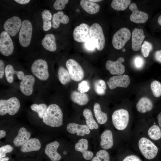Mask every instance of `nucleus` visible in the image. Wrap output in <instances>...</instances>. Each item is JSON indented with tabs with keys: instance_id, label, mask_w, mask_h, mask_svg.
Here are the masks:
<instances>
[{
	"instance_id": "f257e3e1",
	"label": "nucleus",
	"mask_w": 161,
	"mask_h": 161,
	"mask_svg": "<svg viewBox=\"0 0 161 161\" xmlns=\"http://www.w3.org/2000/svg\"><path fill=\"white\" fill-rule=\"evenodd\" d=\"M43 122L52 127H58L63 124V114L60 107L57 105H50L45 111L43 118Z\"/></svg>"
},
{
	"instance_id": "f03ea898",
	"label": "nucleus",
	"mask_w": 161,
	"mask_h": 161,
	"mask_svg": "<svg viewBox=\"0 0 161 161\" xmlns=\"http://www.w3.org/2000/svg\"><path fill=\"white\" fill-rule=\"evenodd\" d=\"M20 103L16 97H12L7 100H0V115H4L7 113L13 115L18 111Z\"/></svg>"
},
{
	"instance_id": "7ed1b4c3",
	"label": "nucleus",
	"mask_w": 161,
	"mask_h": 161,
	"mask_svg": "<svg viewBox=\"0 0 161 161\" xmlns=\"http://www.w3.org/2000/svg\"><path fill=\"white\" fill-rule=\"evenodd\" d=\"M140 150L143 156L148 160L154 158L157 155L158 149L150 140L145 137L141 138L138 142Z\"/></svg>"
},
{
	"instance_id": "20e7f679",
	"label": "nucleus",
	"mask_w": 161,
	"mask_h": 161,
	"mask_svg": "<svg viewBox=\"0 0 161 161\" xmlns=\"http://www.w3.org/2000/svg\"><path fill=\"white\" fill-rule=\"evenodd\" d=\"M129 116L128 111L124 109L115 110L112 116L113 124L117 130H122L127 127L129 121Z\"/></svg>"
},
{
	"instance_id": "39448f33",
	"label": "nucleus",
	"mask_w": 161,
	"mask_h": 161,
	"mask_svg": "<svg viewBox=\"0 0 161 161\" xmlns=\"http://www.w3.org/2000/svg\"><path fill=\"white\" fill-rule=\"evenodd\" d=\"M32 26L31 22L28 20H24L22 22L18 38L20 45L27 47L30 44L31 40Z\"/></svg>"
},
{
	"instance_id": "423d86ee",
	"label": "nucleus",
	"mask_w": 161,
	"mask_h": 161,
	"mask_svg": "<svg viewBox=\"0 0 161 161\" xmlns=\"http://www.w3.org/2000/svg\"><path fill=\"white\" fill-rule=\"evenodd\" d=\"M31 70L33 75L41 80H46L49 77L48 64L44 60L38 59L35 61L32 65Z\"/></svg>"
},
{
	"instance_id": "0eeeda50",
	"label": "nucleus",
	"mask_w": 161,
	"mask_h": 161,
	"mask_svg": "<svg viewBox=\"0 0 161 161\" xmlns=\"http://www.w3.org/2000/svg\"><path fill=\"white\" fill-rule=\"evenodd\" d=\"M131 33L127 28L123 27L118 30L114 35L112 42L113 47L117 49H122L130 39Z\"/></svg>"
},
{
	"instance_id": "6e6552de",
	"label": "nucleus",
	"mask_w": 161,
	"mask_h": 161,
	"mask_svg": "<svg viewBox=\"0 0 161 161\" xmlns=\"http://www.w3.org/2000/svg\"><path fill=\"white\" fill-rule=\"evenodd\" d=\"M66 65L71 79L76 82L83 79L84 75L83 70L77 61L73 59H69Z\"/></svg>"
},
{
	"instance_id": "1a4fd4ad",
	"label": "nucleus",
	"mask_w": 161,
	"mask_h": 161,
	"mask_svg": "<svg viewBox=\"0 0 161 161\" xmlns=\"http://www.w3.org/2000/svg\"><path fill=\"white\" fill-rule=\"evenodd\" d=\"M90 35L91 38H93L97 42V49L101 51L105 45V38L102 27L98 24L95 23L90 28Z\"/></svg>"
},
{
	"instance_id": "9d476101",
	"label": "nucleus",
	"mask_w": 161,
	"mask_h": 161,
	"mask_svg": "<svg viewBox=\"0 0 161 161\" xmlns=\"http://www.w3.org/2000/svg\"><path fill=\"white\" fill-rule=\"evenodd\" d=\"M14 45L10 35L5 31L0 35V52L5 56L10 55L13 52Z\"/></svg>"
},
{
	"instance_id": "9b49d317",
	"label": "nucleus",
	"mask_w": 161,
	"mask_h": 161,
	"mask_svg": "<svg viewBox=\"0 0 161 161\" xmlns=\"http://www.w3.org/2000/svg\"><path fill=\"white\" fill-rule=\"evenodd\" d=\"M90 28L88 24L84 23L76 27L73 32L74 40L78 42H85L90 38Z\"/></svg>"
},
{
	"instance_id": "f8f14e48",
	"label": "nucleus",
	"mask_w": 161,
	"mask_h": 161,
	"mask_svg": "<svg viewBox=\"0 0 161 161\" xmlns=\"http://www.w3.org/2000/svg\"><path fill=\"white\" fill-rule=\"evenodd\" d=\"M21 19L13 16L7 19L3 25L4 29L10 35L14 36L19 31L21 26Z\"/></svg>"
},
{
	"instance_id": "ddd939ff",
	"label": "nucleus",
	"mask_w": 161,
	"mask_h": 161,
	"mask_svg": "<svg viewBox=\"0 0 161 161\" xmlns=\"http://www.w3.org/2000/svg\"><path fill=\"white\" fill-rule=\"evenodd\" d=\"M130 80L129 76L126 75L112 76L107 81L109 88L113 89L117 87L126 88L129 85Z\"/></svg>"
},
{
	"instance_id": "4468645a",
	"label": "nucleus",
	"mask_w": 161,
	"mask_h": 161,
	"mask_svg": "<svg viewBox=\"0 0 161 161\" xmlns=\"http://www.w3.org/2000/svg\"><path fill=\"white\" fill-rule=\"evenodd\" d=\"M124 59L123 57H120L115 61L108 60L106 63V69L109 70L113 75H122L125 72V67L122 63Z\"/></svg>"
},
{
	"instance_id": "2eb2a0df",
	"label": "nucleus",
	"mask_w": 161,
	"mask_h": 161,
	"mask_svg": "<svg viewBox=\"0 0 161 161\" xmlns=\"http://www.w3.org/2000/svg\"><path fill=\"white\" fill-rule=\"evenodd\" d=\"M129 9L132 11L130 16V20L131 21L136 23H143L148 20V14L139 10L136 4H131L129 6Z\"/></svg>"
},
{
	"instance_id": "dca6fc26",
	"label": "nucleus",
	"mask_w": 161,
	"mask_h": 161,
	"mask_svg": "<svg viewBox=\"0 0 161 161\" xmlns=\"http://www.w3.org/2000/svg\"><path fill=\"white\" fill-rule=\"evenodd\" d=\"M35 82V79L33 75H25L21 82L19 86L21 92L27 96L31 95L32 93Z\"/></svg>"
},
{
	"instance_id": "f3484780",
	"label": "nucleus",
	"mask_w": 161,
	"mask_h": 161,
	"mask_svg": "<svg viewBox=\"0 0 161 161\" xmlns=\"http://www.w3.org/2000/svg\"><path fill=\"white\" fill-rule=\"evenodd\" d=\"M145 37L143 30L136 28L133 30L131 47L133 50L137 51L140 50Z\"/></svg>"
},
{
	"instance_id": "a211bd4d",
	"label": "nucleus",
	"mask_w": 161,
	"mask_h": 161,
	"mask_svg": "<svg viewBox=\"0 0 161 161\" xmlns=\"http://www.w3.org/2000/svg\"><path fill=\"white\" fill-rule=\"evenodd\" d=\"M59 145V143L57 141L52 142L46 145L45 153L52 161H59L61 160V157L57 152Z\"/></svg>"
},
{
	"instance_id": "6ab92c4d",
	"label": "nucleus",
	"mask_w": 161,
	"mask_h": 161,
	"mask_svg": "<svg viewBox=\"0 0 161 161\" xmlns=\"http://www.w3.org/2000/svg\"><path fill=\"white\" fill-rule=\"evenodd\" d=\"M67 131L72 134L76 133L78 136H83L90 133V129L85 125H80L72 123H69L66 127Z\"/></svg>"
},
{
	"instance_id": "aec40b11",
	"label": "nucleus",
	"mask_w": 161,
	"mask_h": 161,
	"mask_svg": "<svg viewBox=\"0 0 161 161\" xmlns=\"http://www.w3.org/2000/svg\"><path fill=\"white\" fill-rule=\"evenodd\" d=\"M75 150L81 152L84 159L86 160H91L93 156V153L88 151V141L86 139H82L75 145Z\"/></svg>"
},
{
	"instance_id": "412c9836",
	"label": "nucleus",
	"mask_w": 161,
	"mask_h": 161,
	"mask_svg": "<svg viewBox=\"0 0 161 161\" xmlns=\"http://www.w3.org/2000/svg\"><path fill=\"white\" fill-rule=\"evenodd\" d=\"M31 135L30 133L28 132L25 128L21 127L13 140L14 145L16 147L22 146L30 139Z\"/></svg>"
},
{
	"instance_id": "4be33fe9",
	"label": "nucleus",
	"mask_w": 161,
	"mask_h": 161,
	"mask_svg": "<svg viewBox=\"0 0 161 161\" xmlns=\"http://www.w3.org/2000/svg\"><path fill=\"white\" fill-rule=\"evenodd\" d=\"M100 145L104 150L111 148L113 145V135L112 131L107 129L103 131L100 136Z\"/></svg>"
},
{
	"instance_id": "5701e85b",
	"label": "nucleus",
	"mask_w": 161,
	"mask_h": 161,
	"mask_svg": "<svg viewBox=\"0 0 161 161\" xmlns=\"http://www.w3.org/2000/svg\"><path fill=\"white\" fill-rule=\"evenodd\" d=\"M41 146L40 142L38 139L31 138L21 146L20 150L24 153L38 151L40 150Z\"/></svg>"
},
{
	"instance_id": "b1692460",
	"label": "nucleus",
	"mask_w": 161,
	"mask_h": 161,
	"mask_svg": "<svg viewBox=\"0 0 161 161\" xmlns=\"http://www.w3.org/2000/svg\"><path fill=\"white\" fill-rule=\"evenodd\" d=\"M5 74L6 80L10 83H12L13 81L14 75H16L18 78L21 80L25 75L23 72L15 70L13 66L10 64H8L5 67Z\"/></svg>"
},
{
	"instance_id": "393cba45",
	"label": "nucleus",
	"mask_w": 161,
	"mask_h": 161,
	"mask_svg": "<svg viewBox=\"0 0 161 161\" xmlns=\"http://www.w3.org/2000/svg\"><path fill=\"white\" fill-rule=\"evenodd\" d=\"M136 107L137 110L141 113H145L151 110L153 104L151 100L146 97H143L137 103Z\"/></svg>"
},
{
	"instance_id": "a878e982",
	"label": "nucleus",
	"mask_w": 161,
	"mask_h": 161,
	"mask_svg": "<svg viewBox=\"0 0 161 161\" xmlns=\"http://www.w3.org/2000/svg\"><path fill=\"white\" fill-rule=\"evenodd\" d=\"M41 44L44 48L49 51L54 52L57 49L55 37L52 34L46 35L41 41Z\"/></svg>"
},
{
	"instance_id": "bb28decb",
	"label": "nucleus",
	"mask_w": 161,
	"mask_h": 161,
	"mask_svg": "<svg viewBox=\"0 0 161 161\" xmlns=\"http://www.w3.org/2000/svg\"><path fill=\"white\" fill-rule=\"evenodd\" d=\"M80 5L82 8L87 13L90 14H95L98 13L100 10L99 5L90 0H81Z\"/></svg>"
},
{
	"instance_id": "cd10ccee",
	"label": "nucleus",
	"mask_w": 161,
	"mask_h": 161,
	"mask_svg": "<svg viewBox=\"0 0 161 161\" xmlns=\"http://www.w3.org/2000/svg\"><path fill=\"white\" fill-rule=\"evenodd\" d=\"M69 21L68 17L64 14L63 11H59L53 15L52 27L54 29H57L59 27L61 23L66 24L69 22Z\"/></svg>"
},
{
	"instance_id": "c85d7f7f",
	"label": "nucleus",
	"mask_w": 161,
	"mask_h": 161,
	"mask_svg": "<svg viewBox=\"0 0 161 161\" xmlns=\"http://www.w3.org/2000/svg\"><path fill=\"white\" fill-rule=\"evenodd\" d=\"M71 98L74 103L80 106L86 105L89 100L88 96L86 94L76 91H74L71 93Z\"/></svg>"
},
{
	"instance_id": "c756f323",
	"label": "nucleus",
	"mask_w": 161,
	"mask_h": 161,
	"mask_svg": "<svg viewBox=\"0 0 161 161\" xmlns=\"http://www.w3.org/2000/svg\"><path fill=\"white\" fill-rule=\"evenodd\" d=\"M83 114L86 119V125L90 129H97L98 125L94 120L91 110L88 109H85Z\"/></svg>"
},
{
	"instance_id": "7c9ffc66",
	"label": "nucleus",
	"mask_w": 161,
	"mask_h": 161,
	"mask_svg": "<svg viewBox=\"0 0 161 161\" xmlns=\"http://www.w3.org/2000/svg\"><path fill=\"white\" fill-rule=\"evenodd\" d=\"M93 111L95 117L99 123L103 124L107 121V114L101 111V107L99 104L98 103H95L94 105Z\"/></svg>"
},
{
	"instance_id": "2f4dec72",
	"label": "nucleus",
	"mask_w": 161,
	"mask_h": 161,
	"mask_svg": "<svg viewBox=\"0 0 161 161\" xmlns=\"http://www.w3.org/2000/svg\"><path fill=\"white\" fill-rule=\"evenodd\" d=\"M41 17L43 21V29L45 31H48L52 27L50 21L52 18V14L49 10H45L41 13Z\"/></svg>"
},
{
	"instance_id": "473e14b6",
	"label": "nucleus",
	"mask_w": 161,
	"mask_h": 161,
	"mask_svg": "<svg viewBox=\"0 0 161 161\" xmlns=\"http://www.w3.org/2000/svg\"><path fill=\"white\" fill-rule=\"evenodd\" d=\"M130 0H113L111 4L112 8L117 11L126 10L130 5Z\"/></svg>"
},
{
	"instance_id": "72a5a7b5",
	"label": "nucleus",
	"mask_w": 161,
	"mask_h": 161,
	"mask_svg": "<svg viewBox=\"0 0 161 161\" xmlns=\"http://www.w3.org/2000/svg\"><path fill=\"white\" fill-rule=\"evenodd\" d=\"M58 78L61 83L66 85L71 80V78L68 71L62 66L59 67L58 71Z\"/></svg>"
},
{
	"instance_id": "f704fd0d",
	"label": "nucleus",
	"mask_w": 161,
	"mask_h": 161,
	"mask_svg": "<svg viewBox=\"0 0 161 161\" xmlns=\"http://www.w3.org/2000/svg\"><path fill=\"white\" fill-rule=\"evenodd\" d=\"M94 86V90L97 95H101L105 94L106 86L104 80L102 79L97 80L95 82Z\"/></svg>"
},
{
	"instance_id": "c9c22d12",
	"label": "nucleus",
	"mask_w": 161,
	"mask_h": 161,
	"mask_svg": "<svg viewBox=\"0 0 161 161\" xmlns=\"http://www.w3.org/2000/svg\"><path fill=\"white\" fill-rule=\"evenodd\" d=\"M148 134L149 137L152 139L157 140L161 137V130L159 126L154 125L149 129Z\"/></svg>"
},
{
	"instance_id": "e433bc0d",
	"label": "nucleus",
	"mask_w": 161,
	"mask_h": 161,
	"mask_svg": "<svg viewBox=\"0 0 161 161\" xmlns=\"http://www.w3.org/2000/svg\"><path fill=\"white\" fill-rule=\"evenodd\" d=\"M47 107V106L45 103H41L39 105L34 103L30 106L32 110L36 112L39 117L41 119L43 118Z\"/></svg>"
},
{
	"instance_id": "4c0bfd02",
	"label": "nucleus",
	"mask_w": 161,
	"mask_h": 161,
	"mask_svg": "<svg viewBox=\"0 0 161 161\" xmlns=\"http://www.w3.org/2000/svg\"><path fill=\"white\" fill-rule=\"evenodd\" d=\"M91 161H109L110 157L108 152L105 150H101L96 153Z\"/></svg>"
},
{
	"instance_id": "58836bf2",
	"label": "nucleus",
	"mask_w": 161,
	"mask_h": 161,
	"mask_svg": "<svg viewBox=\"0 0 161 161\" xmlns=\"http://www.w3.org/2000/svg\"><path fill=\"white\" fill-rule=\"evenodd\" d=\"M151 88L154 96L159 97L161 96V83L159 81L155 80L151 83Z\"/></svg>"
},
{
	"instance_id": "ea45409f",
	"label": "nucleus",
	"mask_w": 161,
	"mask_h": 161,
	"mask_svg": "<svg viewBox=\"0 0 161 161\" xmlns=\"http://www.w3.org/2000/svg\"><path fill=\"white\" fill-rule=\"evenodd\" d=\"M153 49L152 44L147 41H144L141 46V51L144 57H147L148 56L149 53Z\"/></svg>"
},
{
	"instance_id": "a19ab883",
	"label": "nucleus",
	"mask_w": 161,
	"mask_h": 161,
	"mask_svg": "<svg viewBox=\"0 0 161 161\" xmlns=\"http://www.w3.org/2000/svg\"><path fill=\"white\" fill-rule=\"evenodd\" d=\"M145 60L141 56L137 55L135 56L133 60V64L134 67L137 69L140 70L144 66Z\"/></svg>"
},
{
	"instance_id": "79ce46f5",
	"label": "nucleus",
	"mask_w": 161,
	"mask_h": 161,
	"mask_svg": "<svg viewBox=\"0 0 161 161\" xmlns=\"http://www.w3.org/2000/svg\"><path fill=\"white\" fill-rule=\"evenodd\" d=\"M89 84L87 80H82L78 84V89L81 93L86 92L89 91Z\"/></svg>"
},
{
	"instance_id": "37998d69",
	"label": "nucleus",
	"mask_w": 161,
	"mask_h": 161,
	"mask_svg": "<svg viewBox=\"0 0 161 161\" xmlns=\"http://www.w3.org/2000/svg\"><path fill=\"white\" fill-rule=\"evenodd\" d=\"M68 0H57L53 4L54 8L57 10H61L64 9L65 5L68 3Z\"/></svg>"
},
{
	"instance_id": "c03bdc74",
	"label": "nucleus",
	"mask_w": 161,
	"mask_h": 161,
	"mask_svg": "<svg viewBox=\"0 0 161 161\" xmlns=\"http://www.w3.org/2000/svg\"><path fill=\"white\" fill-rule=\"evenodd\" d=\"M13 150V147L9 145L1 146L0 148V158L5 157L7 153L11 152Z\"/></svg>"
},
{
	"instance_id": "a18cd8bd",
	"label": "nucleus",
	"mask_w": 161,
	"mask_h": 161,
	"mask_svg": "<svg viewBox=\"0 0 161 161\" xmlns=\"http://www.w3.org/2000/svg\"><path fill=\"white\" fill-rule=\"evenodd\" d=\"M85 45L87 49L92 50L97 48V42L94 39L90 38L85 42Z\"/></svg>"
},
{
	"instance_id": "49530a36",
	"label": "nucleus",
	"mask_w": 161,
	"mask_h": 161,
	"mask_svg": "<svg viewBox=\"0 0 161 161\" xmlns=\"http://www.w3.org/2000/svg\"><path fill=\"white\" fill-rule=\"evenodd\" d=\"M123 161H142L138 157L135 155H130L126 157Z\"/></svg>"
},
{
	"instance_id": "de8ad7c7",
	"label": "nucleus",
	"mask_w": 161,
	"mask_h": 161,
	"mask_svg": "<svg viewBox=\"0 0 161 161\" xmlns=\"http://www.w3.org/2000/svg\"><path fill=\"white\" fill-rule=\"evenodd\" d=\"M5 68L3 62L1 60H0V78L2 79L5 73Z\"/></svg>"
},
{
	"instance_id": "09e8293b",
	"label": "nucleus",
	"mask_w": 161,
	"mask_h": 161,
	"mask_svg": "<svg viewBox=\"0 0 161 161\" xmlns=\"http://www.w3.org/2000/svg\"><path fill=\"white\" fill-rule=\"evenodd\" d=\"M154 58L157 61L161 63V50L157 51L155 52Z\"/></svg>"
},
{
	"instance_id": "8fccbe9b",
	"label": "nucleus",
	"mask_w": 161,
	"mask_h": 161,
	"mask_svg": "<svg viewBox=\"0 0 161 161\" xmlns=\"http://www.w3.org/2000/svg\"><path fill=\"white\" fill-rule=\"evenodd\" d=\"M15 1L20 4H26L29 3L30 1V0H15Z\"/></svg>"
},
{
	"instance_id": "3c124183",
	"label": "nucleus",
	"mask_w": 161,
	"mask_h": 161,
	"mask_svg": "<svg viewBox=\"0 0 161 161\" xmlns=\"http://www.w3.org/2000/svg\"><path fill=\"white\" fill-rule=\"evenodd\" d=\"M6 132L3 130H0V139H1L6 136Z\"/></svg>"
},
{
	"instance_id": "603ef678",
	"label": "nucleus",
	"mask_w": 161,
	"mask_h": 161,
	"mask_svg": "<svg viewBox=\"0 0 161 161\" xmlns=\"http://www.w3.org/2000/svg\"><path fill=\"white\" fill-rule=\"evenodd\" d=\"M157 117L159 125L161 129V112L159 114Z\"/></svg>"
},
{
	"instance_id": "864d4df0",
	"label": "nucleus",
	"mask_w": 161,
	"mask_h": 161,
	"mask_svg": "<svg viewBox=\"0 0 161 161\" xmlns=\"http://www.w3.org/2000/svg\"><path fill=\"white\" fill-rule=\"evenodd\" d=\"M9 158L7 157H2L0 158V161H8Z\"/></svg>"
},
{
	"instance_id": "5fc2aeb1",
	"label": "nucleus",
	"mask_w": 161,
	"mask_h": 161,
	"mask_svg": "<svg viewBox=\"0 0 161 161\" xmlns=\"http://www.w3.org/2000/svg\"><path fill=\"white\" fill-rule=\"evenodd\" d=\"M157 22L159 25L161 26V15L157 19Z\"/></svg>"
},
{
	"instance_id": "6e6d98bb",
	"label": "nucleus",
	"mask_w": 161,
	"mask_h": 161,
	"mask_svg": "<svg viewBox=\"0 0 161 161\" xmlns=\"http://www.w3.org/2000/svg\"><path fill=\"white\" fill-rule=\"evenodd\" d=\"M91 1H92L93 2H99L101 1H102V0H90Z\"/></svg>"
},
{
	"instance_id": "4d7b16f0",
	"label": "nucleus",
	"mask_w": 161,
	"mask_h": 161,
	"mask_svg": "<svg viewBox=\"0 0 161 161\" xmlns=\"http://www.w3.org/2000/svg\"><path fill=\"white\" fill-rule=\"evenodd\" d=\"M122 50L123 52H125L126 50L125 49H122Z\"/></svg>"
},
{
	"instance_id": "13d9d810",
	"label": "nucleus",
	"mask_w": 161,
	"mask_h": 161,
	"mask_svg": "<svg viewBox=\"0 0 161 161\" xmlns=\"http://www.w3.org/2000/svg\"><path fill=\"white\" fill-rule=\"evenodd\" d=\"M63 153L64 154H66L67 153V152L66 151H64V152Z\"/></svg>"
}]
</instances>
